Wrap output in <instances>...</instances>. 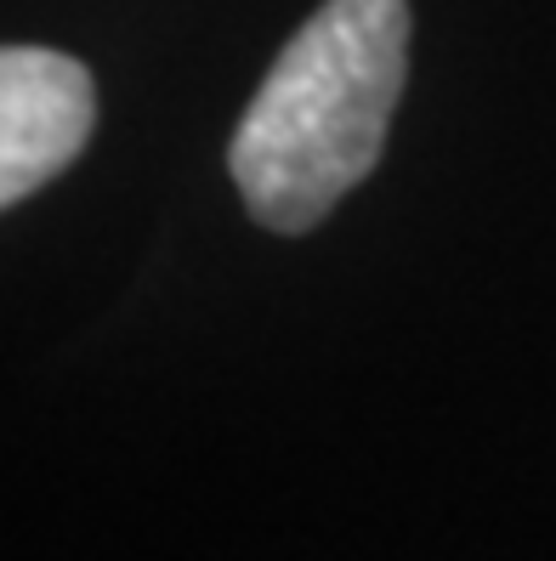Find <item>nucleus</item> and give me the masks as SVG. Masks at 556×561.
Instances as JSON below:
<instances>
[{
	"label": "nucleus",
	"instance_id": "obj_2",
	"mask_svg": "<svg viewBox=\"0 0 556 561\" xmlns=\"http://www.w3.org/2000/svg\"><path fill=\"white\" fill-rule=\"evenodd\" d=\"M97 80L52 46H0V210L41 193L91 142Z\"/></svg>",
	"mask_w": 556,
	"mask_h": 561
},
{
	"label": "nucleus",
	"instance_id": "obj_1",
	"mask_svg": "<svg viewBox=\"0 0 556 561\" xmlns=\"http://www.w3.org/2000/svg\"><path fill=\"white\" fill-rule=\"evenodd\" d=\"M409 69V0H324L296 28L227 142L245 210L268 233H313L364 182Z\"/></svg>",
	"mask_w": 556,
	"mask_h": 561
}]
</instances>
